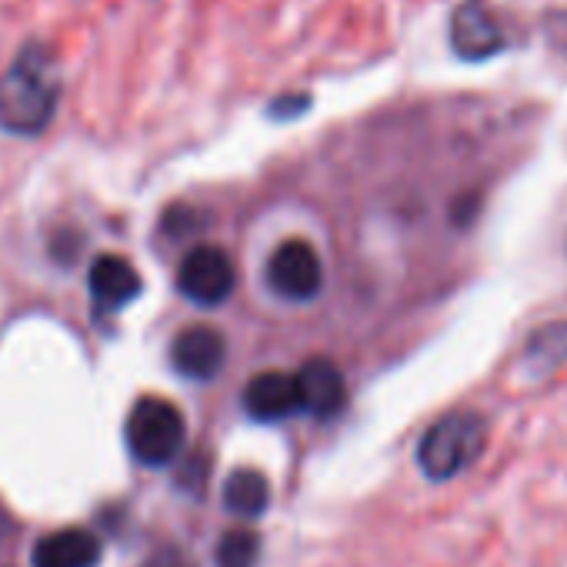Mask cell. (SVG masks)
Instances as JSON below:
<instances>
[{
    "instance_id": "6da1fadb",
    "label": "cell",
    "mask_w": 567,
    "mask_h": 567,
    "mask_svg": "<svg viewBox=\"0 0 567 567\" xmlns=\"http://www.w3.org/2000/svg\"><path fill=\"white\" fill-rule=\"evenodd\" d=\"M61 101L58 58L44 44H28L0 74V131L38 137L51 127Z\"/></svg>"
},
{
    "instance_id": "7a4b0ae2",
    "label": "cell",
    "mask_w": 567,
    "mask_h": 567,
    "mask_svg": "<svg viewBox=\"0 0 567 567\" xmlns=\"http://www.w3.org/2000/svg\"><path fill=\"white\" fill-rule=\"evenodd\" d=\"M487 447V424L474 411H454L434 421L421 444H417V464L431 481H451L461 471H467Z\"/></svg>"
},
{
    "instance_id": "3957f363",
    "label": "cell",
    "mask_w": 567,
    "mask_h": 567,
    "mask_svg": "<svg viewBox=\"0 0 567 567\" xmlns=\"http://www.w3.org/2000/svg\"><path fill=\"white\" fill-rule=\"evenodd\" d=\"M124 437L131 454L144 467H167L184 451L187 424L177 404H171L167 398H141L127 414Z\"/></svg>"
},
{
    "instance_id": "277c9868",
    "label": "cell",
    "mask_w": 567,
    "mask_h": 567,
    "mask_svg": "<svg viewBox=\"0 0 567 567\" xmlns=\"http://www.w3.org/2000/svg\"><path fill=\"white\" fill-rule=\"evenodd\" d=\"M267 288L284 301H311L324 288V267L308 240H284L267 257Z\"/></svg>"
},
{
    "instance_id": "5b68a950",
    "label": "cell",
    "mask_w": 567,
    "mask_h": 567,
    "mask_svg": "<svg viewBox=\"0 0 567 567\" xmlns=\"http://www.w3.org/2000/svg\"><path fill=\"white\" fill-rule=\"evenodd\" d=\"M234 284H237L234 260L227 257V250L214 244L190 247L177 267V291L200 308L224 305L234 291Z\"/></svg>"
},
{
    "instance_id": "8992f818",
    "label": "cell",
    "mask_w": 567,
    "mask_h": 567,
    "mask_svg": "<svg viewBox=\"0 0 567 567\" xmlns=\"http://www.w3.org/2000/svg\"><path fill=\"white\" fill-rule=\"evenodd\" d=\"M87 288H91V301H94V315H117L127 305L137 301V295L144 291V280L137 274V267L121 257V254H101L91 264L87 274Z\"/></svg>"
},
{
    "instance_id": "52a82bcc",
    "label": "cell",
    "mask_w": 567,
    "mask_h": 567,
    "mask_svg": "<svg viewBox=\"0 0 567 567\" xmlns=\"http://www.w3.org/2000/svg\"><path fill=\"white\" fill-rule=\"evenodd\" d=\"M451 48L464 61H487L504 51V34L484 0H464L451 14Z\"/></svg>"
},
{
    "instance_id": "ba28073f",
    "label": "cell",
    "mask_w": 567,
    "mask_h": 567,
    "mask_svg": "<svg viewBox=\"0 0 567 567\" xmlns=\"http://www.w3.org/2000/svg\"><path fill=\"white\" fill-rule=\"evenodd\" d=\"M227 361V341L220 331L207 328V324H194L184 328L174 344H171V364L181 378L190 381H210L220 374Z\"/></svg>"
},
{
    "instance_id": "9c48e42d",
    "label": "cell",
    "mask_w": 567,
    "mask_h": 567,
    "mask_svg": "<svg viewBox=\"0 0 567 567\" xmlns=\"http://www.w3.org/2000/svg\"><path fill=\"white\" fill-rule=\"evenodd\" d=\"M244 411L260 421H284L301 411V388L298 374H284V371H260L247 381L244 388Z\"/></svg>"
},
{
    "instance_id": "30bf717a",
    "label": "cell",
    "mask_w": 567,
    "mask_h": 567,
    "mask_svg": "<svg viewBox=\"0 0 567 567\" xmlns=\"http://www.w3.org/2000/svg\"><path fill=\"white\" fill-rule=\"evenodd\" d=\"M298 388H301V411L318 417V421L334 417L344 408V401H348L344 374L328 358L305 361L301 371H298Z\"/></svg>"
},
{
    "instance_id": "8fae6325",
    "label": "cell",
    "mask_w": 567,
    "mask_h": 567,
    "mask_svg": "<svg viewBox=\"0 0 567 567\" xmlns=\"http://www.w3.org/2000/svg\"><path fill=\"white\" fill-rule=\"evenodd\" d=\"M34 567H97L101 540L84 527H68L41 537L31 554Z\"/></svg>"
},
{
    "instance_id": "7c38bea8",
    "label": "cell",
    "mask_w": 567,
    "mask_h": 567,
    "mask_svg": "<svg viewBox=\"0 0 567 567\" xmlns=\"http://www.w3.org/2000/svg\"><path fill=\"white\" fill-rule=\"evenodd\" d=\"M270 504V484L260 471L240 467L224 481V507L240 517H257Z\"/></svg>"
},
{
    "instance_id": "4fadbf2b",
    "label": "cell",
    "mask_w": 567,
    "mask_h": 567,
    "mask_svg": "<svg viewBox=\"0 0 567 567\" xmlns=\"http://www.w3.org/2000/svg\"><path fill=\"white\" fill-rule=\"evenodd\" d=\"M524 361L537 371L547 374L554 368H560L567 361V321H554L547 328H540L524 351Z\"/></svg>"
},
{
    "instance_id": "5bb4252c",
    "label": "cell",
    "mask_w": 567,
    "mask_h": 567,
    "mask_svg": "<svg viewBox=\"0 0 567 567\" xmlns=\"http://www.w3.org/2000/svg\"><path fill=\"white\" fill-rule=\"evenodd\" d=\"M260 557V534L250 527H234L217 540V567H254Z\"/></svg>"
},
{
    "instance_id": "9a60e30c",
    "label": "cell",
    "mask_w": 567,
    "mask_h": 567,
    "mask_svg": "<svg viewBox=\"0 0 567 567\" xmlns=\"http://www.w3.org/2000/svg\"><path fill=\"white\" fill-rule=\"evenodd\" d=\"M544 38H547V44L567 61V8L564 11H547L544 14Z\"/></svg>"
},
{
    "instance_id": "2e32d148",
    "label": "cell",
    "mask_w": 567,
    "mask_h": 567,
    "mask_svg": "<svg viewBox=\"0 0 567 567\" xmlns=\"http://www.w3.org/2000/svg\"><path fill=\"white\" fill-rule=\"evenodd\" d=\"M144 567H194L181 550H174V547H167V550H157Z\"/></svg>"
},
{
    "instance_id": "e0dca14e",
    "label": "cell",
    "mask_w": 567,
    "mask_h": 567,
    "mask_svg": "<svg viewBox=\"0 0 567 567\" xmlns=\"http://www.w3.org/2000/svg\"><path fill=\"white\" fill-rule=\"evenodd\" d=\"M280 107H288V111H284V114H301V107H308V97H288V101H274L270 104V111H280Z\"/></svg>"
}]
</instances>
